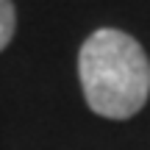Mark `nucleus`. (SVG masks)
Returning <instances> with one entry per match:
<instances>
[{"label":"nucleus","mask_w":150,"mask_h":150,"mask_svg":"<svg viewBox=\"0 0 150 150\" xmlns=\"http://www.w3.org/2000/svg\"><path fill=\"white\" fill-rule=\"evenodd\" d=\"M78 78L95 114L131 120L150 97V59L131 33L97 28L78 53Z\"/></svg>","instance_id":"1"},{"label":"nucleus","mask_w":150,"mask_h":150,"mask_svg":"<svg viewBox=\"0 0 150 150\" xmlns=\"http://www.w3.org/2000/svg\"><path fill=\"white\" fill-rule=\"evenodd\" d=\"M14 28H17V11L11 0H0V50L8 47V42L14 39Z\"/></svg>","instance_id":"2"}]
</instances>
